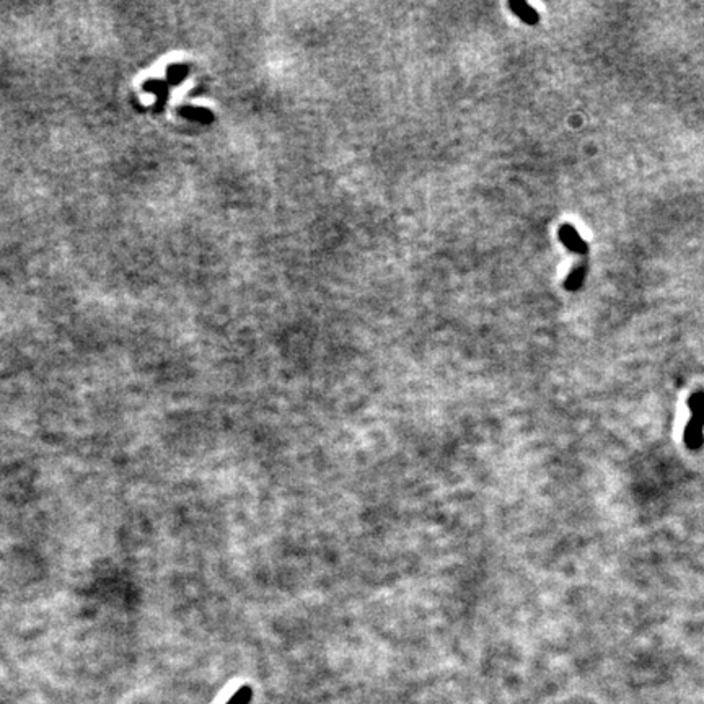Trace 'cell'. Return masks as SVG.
<instances>
[{
  "mask_svg": "<svg viewBox=\"0 0 704 704\" xmlns=\"http://www.w3.org/2000/svg\"><path fill=\"white\" fill-rule=\"evenodd\" d=\"M251 696H253V690L250 686H242L237 693H235L227 704H250Z\"/></svg>",
  "mask_w": 704,
  "mask_h": 704,
  "instance_id": "cell-5",
  "label": "cell"
},
{
  "mask_svg": "<svg viewBox=\"0 0 704 704\" xmlns=\"http://www.w3.org/2000/svg\"><path fill=\"white\" fill-rule=\"evenodd\" d=\"M185 113L188 114V116L193 118V119H198V121H204V123H208L213 119V114H210L209 111H205V110H185Z\"/></svg>",
  "mask_w": 704,
  "mask_h": 704,
  "instance_id": "cell-6",
  "label": "cell"
},
{
  "mask_svg": "<svg viewBox=\"0 0 704 704\" xmlns=\"http://www.w3.org/2000/svg\"><path fill=\"white\" fill-rule=\"evenodd\" d=\"M583 279H586V266H579V267H576L574 271H572L569 274V277L566 279V289L568 290H577L582 285L583 282Z\"/></svg>",
  "mask_w": 704,
  "mask_h": 704,
  "instance_id": "cell-4",
  "label": "cell"
},
{
  "mask_svg": "<svg viewBox=\"0 0 704 704\" xmlns=\"http://www.w3.org/2000/svg\"><path fill=\"white\" fill-rule=\"evenodd\" d=\"M509 7H511V10L519 16L520 20L529 23V25H535V23H538V20H540L538 11L534 7H530L526 2H522V0H519V2H511L509 4Z\"/></svg>",
  "mask_w": 704,
  "mask_h": 704,
  "instance_id": "cell-3",
  "label": "cell"
},
{
  "mask_svg": "<svg viewBox=\"0 0 704 704\" xmlns=\"http://www.w3.org/2000/svg\"><path fill=\"white\" fill-rule=\"evenodd\" d=\"M688 406L691 409V419L685 429V444L691 450L701 449L704 442V392H696L690 398Z\"/></svg>",
  "mask_w": 704,
  "mask_h": 704,
  "instance_id": "cell-1",
  "label": "cell"
},
{
  "mask_svg": "<svg viewBox=\"0 0 704 704\" xmlns=\"http://www.w3.org/2000/svg\"><path fill=\"white\" fill-rule=\"evenodd\" d=\"M559 238H561V242H563L568 248L572 251V253H577V255H587V251H588V245L583 242L582 237L579 233H577V230L572 225H563L559 228Z\"/></svg>",
  "mask_w": 704,
  "mask_h": 704,
  "instance_id": "cell-2",
  "label": "cell"
}]
</instances>
